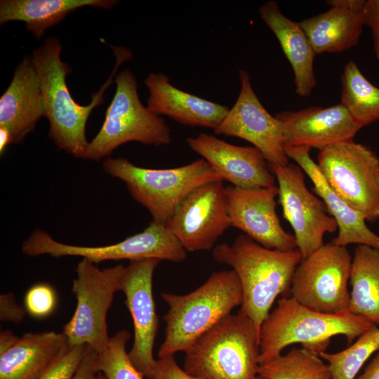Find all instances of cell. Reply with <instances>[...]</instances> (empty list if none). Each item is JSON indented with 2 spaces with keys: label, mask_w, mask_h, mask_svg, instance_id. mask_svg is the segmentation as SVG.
I'll return each mask as SVG.
<instances>
[{
  "label": "cell",
  "mask_w": 379,
  "mask_h": 379,
  "mask_svg": "<svg viewBox=\"0 0 379 379\" xmlns=\"http://www.w3.org/2000/svg\"><path fill=\"white\" fill-rule=\"evenodd\" d=\"M239 74L241 88L238 98L214 133L251 142L270 165L288 164L281 121L271 115L262 105L253 88L248 72L240 69Z\"/></svg>",
  "instance_id": "14"
},
{
  "label": "cell",
  "mask_w": 379,
  "mask_h": 379,
  "mask_svg": "<svg viewBox=\"0 0 379 379\" xmlns=\"http://www.w3.org/2000/svg\"><path fill=\"white\" fill-rule=\"evenodd\" d=\"M356 379H379V350L376 352L363 373Z\"/></svg>",
  "instance_id": "38"
},
{
  "label": "cell",
  "mask_w": 379,
  "mask_h": 379,
  "mask_svg": "<svg viewBox=\"0 0 379 379\" xmlns=\"http://www.w3.org/2000/svg\"><path fill=\"white\" fill-rule=\"evenodd\" d=\"M269 166L278 183L283 215L293 230L302 259L306 258L324 244V235L335 232L338 224L324 202L307 189L298 164Z\"/></svg>",
  "instance_id": "12"
},
{
  "label": "cell",
  "mask_w": 379,
  "mask_h": 379,
  "mask_svg": "<svg viewBox=\"0 0 379 379\" xmlns=\"http://www.w3.org/2000/svg\"><path fill=\"white\" fill-rule=\"evenodd\" d=\"M310 148L305 146L284 147L286 156L296 162L312 180L314 190L324 202L328 213L338 224V233L332 241L347 246L367 245L379 248V235L371 231L363 215L350 206L327 183L317 164L311 158Z\"/></svg>",
  "instance_id": "19"
},
{
  "label": "cell",
  "mask_w": 379,
  "mask_h": 379,
  "mask_svg": "<svg viewBox=\"0 0 379 379\" xmlns=\"http://www.w3.org/2000/svg\"><path fill=\"white\" fill-rule=\"evenodd\" d=\"M102 168L125 183L133 199L150 213L152 221L164 225L191 191L209 182L223 181L203 158L180 167L154 169L135 166L126 159L107 157Z\"/></svg>",
  "instance_id": "6"
},
{
  "label": "cell",
  "mask_w": 379,
  "mask_h": 379,
  "mask_svg": "<svg viewBox=\"0 0 379 379\" xmlns=\"http://www.w3.org/2000/svg\"><path fill=\"white\" fill-rule=\"evenodd\" d=\"M27 313L24 305H18L11 292L0 295V320L19 324Z\"/></svg>",
  "instance_id": "35"
},
{
  "label": "cell",
  "mask_w": 379,
  "mask_h": 379,
  "mask_svg": "<svg viewBox=\"0 0 379 379\" xmlns=\"http://www.w3.org/2000/svg\"><path fill=\"white\" fill-rule=\"evenodd\" d=\"M362 18L371 31L375 55L379 59V0H365Z\"/></svg>",
  "instance_id": "34"
},
{
  "label": "cell",
  "mask_w": 379,
  "mask_h": 379,
  "mask_svg": "<svg viewBox=\"0 0 379 379\" xmlns=\"http://www.w3.org/2000/svg\"><path fill=\"white\" fill-rule=\"evenodd\" d=\"M161 261L154 258L130 261L119 281V291L125 295L124 302L133 323L134 340L128 356L146 378L156 361L153 347L159 318L152 293V278Z\"/></svg>",
  "instance_id": "15"
},
{
  "label": "cell",
  "mask_w": 379,
  "mask_h": 379,
  "mask_svg": "<svg viewBox=\"0 0 379 379\" xmlns=\"http://www.w3.org/2000/svg\"><path fill=\"white\" fill-rule=\"evenodd\" d=\"M86 345L70 346L67 352L38 379H72L84 356Z\"/></svg>",
  "instance_id": "32"
},
{
  "label": "cell",
  "mask_w": 379,
  "mask_h": 379,
  "mask_svg": "<svg viewBox=\"0 0 379 379\" xmlns=\"http://www.w3.org/2000/svg\"><path fill=\"white\" fill-rule=\"evenodd\" d=\"M341 104L361 128L379 121V88L371 83L354 61L344 66L340 77Z\"/></svg>",
  "instance_id": "27"
},
{
  "label": "cell",
  "mask_w": 379,
  "mask_h": 379,
  "mask_svg": "<svg viewBox=\"0 0 379 379\" xmlns=\"http://www.w3.org/2000/svg\"><path fill=\"white\" fill-rule=\"evenodd\" d=\"M117 2L115 0H1L0 24L23 22L27 29L35 38L40 39L46 29L77 9L84 6L109 9Z\"/></svg>",
  "instance_id": "24"
},
{
  "label": "cell",
  "mask_w": 379,
  "mask_h": 379,
  "mask_svg": "<svg viewBox=\"0 0 379 379\" xmlns=\"http://www.w3.org/2000/svg\"><path fill=\"white\" fill-rule=\"evenodd\" d=\"M161 295L169 309L163 317L165 337L159 358L185 352L243 301L241 286L233 270L213 272L201 286L187 294Z\"/></svg>",
  "instance_id": "4"
},
{
  "label": "cell",
  "mask_w": 379,
  "mask_h": 379,
  "mask_svg": "<svg viewBox=\"0 0 379 379\" xmlns=\"http://www.w3.org/2000/svg\"><path fill=\"white\" fill-rule=\"evenodd\" d=\"M131 338L127 330H120L110 337L107 347L98 353L97 368L107 379H144V375L135 367L126 352Z\"/></svg>",
  "instance_id": "30"
},
{
  "label": "cell",
  "mask_w": 379,
  "mask_h": 379,
  "mask_svg": "<svg viewBox=\"0 0 379 379\" xmlns=\"http://www.w3.org/2000/svg\"><path fill=\"white\" fill-rule=\"evenodd\" d=\"M98 352L86 345L81 363L72 379H97Z\"/></svg>",
  "instance_id": "36"
},
{
  "label": "cell",
  "mask_w": 379,
  "mask_h": 379,
  "mask_svg": "<svg viewBox=\"0 0 379 379\" xmlns=\"http://www.w3.org/2000/svg\"><path fill=\"white\" fill-rule=\"evenodd\" d=\"M147 379H198L180 367L173 356L159 357L156 360Z\"/></svg>",
  "instance_id": "33"
},
{
  "label": "cell",
  "mask_w": 379,
  "mask_h": 379,
  "mask_svg": "<svg viewBox=\"0 0 379 379\" xmlns=\"http://www.w3.org/2000/svg\"><path fill=\"white\" fill-rule=\"evenodd\" d=\"M350 282L349 310L379 327V248L357 245Z\"/></svg>",
  "instance_id": "26"
},
{
  "label": "cell",
  "mask_w": 379,
  "mask_h": 379,
  "mask_svg": "<svg viewBox=\"0 0 379 379\" xmlns=\"http://www.w3.org/2000/svg\"><path fill=\"white\" fill-rule=\"evenodd\" d=\"M317 166L329 186L366 221L379 220V158L353 140L319 150Z\"/></svg>",
  "instance_id": "8"
},
{
  "label": "cell",
  "mask_w": 379,
  "mask_h": 379,
  "mask_svg": "<svg viewBox=\"0 0 379 379\" xmlns=\"http://www.w3.org/2000/svg\"><path fill=\"white\" fill-rule=\"evenodd\" d=\"M222 180L205 183L178 204L166 226L186 251H208L231 227Z\"/></svg>",
  "instance_id": "13"
},
{
  "label": "cell",
  "mask_w": 379,
  "mask_h": 379,
  "mask_svg": "<svg viewBox=\"0 0 379 379\" xmlns=\"http://www.w3.org/2000/svg\"><path fill=\"white\" fill-rule=\"evenodd\" d=\"M191 149L201 155L232 186L257 189L276 186L269 164L255 147H241L213 135L200 133L186 139Z\"/></svg>",
  "instance_id": "17"
},
{
  "label": "cell",
  "mask_w": 379,
  "mask_h": 379,
  "mask_svg": "<svg viewBox=\"0 0 379 379\" xmlns=\"http://www.w3.org/2000/svg\"><path fill=\"white\" fill-rule=\"evenodd\" d=\"M225 192L231 227L265 248L282 251L297 249L294 235L284 230L277 213V185L257 189L229 185Z\"/></svg>",
  "instance_id": "16"
},
{
  "label": "cell",
  "mask_w": 379,
  "mask_h": 379,
  "mask_svg": "<svg viewBox=\"0 0 379 379\" xmlns=\"http://www.w3.org/2000/svg\"><path fill=\"white\" fill-rule=\"evenodd\" d=\"M12 142L9 131L4 126H0V153L2 155L7 146Z\"/></svg>",
  "instance_id": "40"
},
{
  "label": "cell",
  "mask_w": 379,
  "mask_h": 379,
  "mask_svg": "<svg viewBox=\"0 0 379 379\" xmlns=\"http://www.w3.org/2000/svg\"><path fill=\"white\" fill-rule=\"evenodd\" d=\"M261 19L278 39L294 74L295 93L309 96L317 85L314 71L316 53L299 22L286 17L276 1L270 0L259 8Z\"/></svg>",
  "instance_id": "23"
},
{
  "label": "cell",
  "mask_w": 379,
  "mask_h": 379,
  "mask_svg": "<svg viewBox=\"0 0 379 379\" xmlns=\"http://www.w3.org/2000/svg\"><path fill=\"white\" fill-rule=\"evenodd\" d=\"M57 296L54 288L47 284H37L29 288L24 298L27 312L34 318L47 317L54 311Z\"/></svg>",
  "instance_id": "31"
},
{
  "label": "cell",
  "mask_w": 379,
  "mask_h": 379,
  "mask_svg": "<svg viewBox=\"0 0 379 379\" xmlns=\"http://www.w3.org/2000/svg\"><path fill=\"white\" fill-rule=\"evenodd\" d=\"M70 346L62 332L26 333L0 354V379H38Z\"/></svg>",
  "instance_id": "22"
},
{
  "label": "cell",
  "mask_w": 379,
  "mask_h": 379,
  "mask_svg": "<svg viewBox=\"0 0 379 379\" xmlns=\"http://www.w3.org/2000/svg\"><path fill=\"white\" fill-rule=\"evenodd\" d=\"M281 121L284 147L305 146L319 150L333 144L353 140L361 128L345 106L310 107L283 111L275 115Z\"/></svg>",
  "instance_id": "18"
},
{
  "label": "cell",
  "mask_w": 379,
  "mask_h": 379,
  "mask_svg": "<svg viewBox=\"0 0 379 379\" xmlns=\"http://www.w3.org/2000/svg\"><path fill=\"white\" fill-rule=\"evenodd\" d=\"M375 326L350 310L338 314L323 313L301 305L291 297L281 298L261 325L259 364L270 361L294 343H300L302 348L319 356L326 352L332 337L343 335L350 344Z\"/></svg>",
  "instance_id": "3"
},
{
  "label": "cell",
  "mask_w": 379,
  "mask_h": 379,
  "mask_svg": "<svg viewBox=\"0 0 379 379\" xmlns=\"http://www.w3.org/2000/svg\"><path fill=\"white\" fill-rule=\"evenodd\" d=\"M299 24L316 55L338 53L357 46L364 25L361 13L335 7Z\"/></svg>",
  "instance_id": "25"
},
{
  "label": "cell",
  "mask_w": 379,
  "mask_h": 379,
  "mask_svg": "<svg viewBox=\"0 0 379 379\" xmlns=\"http://www.w3.org/2000/svg\"><path fill=\"white\" fill-rule=\"evenodd\" d=\"M22 251L29 256L50 255L54 258L79 256L95 264L107 260L159 259L183 262L185 249L164 224L152 221L141 232L110 245L74 246L57 241L46 232L36 230L25 241Z\"/></svg>",
  "instance_id": "9"
},
{
  "label": "cell",
  "mask_w": 379,
  "mask_h": 379,
  "mask_svg": "<svg viewBox=\"0 0 379 379\" xmlns=\"http://www.w3.org/2000/svg\"><path fill=\"white\" fill-rule=\"evenodd\" d=\"M352 257L346 246L324 244L298 265L291 297L312 310L327 314L349 311Z\"/></svg>",
  "instance_id": "11"
},
{
  "label": "cell",
  "mask_w": 379,
  "mask_h": 379,
  "mask_svg": "<svg viewBox=\"0 0 379 379\" xmlns=\"http://www.w3.org/2000/svg\"><path fill=\"white\" fill-rule=\"evenodd\" d=\"M379 350V327L373 326L346 349L335 353L326 352L319 357L328 362L331 379H355L365 362Z\"/></svg>",
  "instance_id": "29"
},
{
  "label": "cell",
  "mask_w": 379,
  "mask_h": 379,
  "mask_svg": "<svg viewBox=\"0 0 379 379\" xmlns=\"http://www.w3.org/2000/svg\"><path fill=\"white\" fill-rule=\"evenodd\" d=\"M260 333L241 312L230 314L185 352L183 369L198 379H255Z\"/></svg>",
  "instance_id": "5"
},
{
  "label": "cell",
  "mask_w": 379,
  "mask_h": 379,
  "mask_svg": "<svg viewBox=\"0 0 379 379\" xmlns=\"http://www.w3.org/2000/svg\"><path fill=\"white\" fill-rule=\"evenodd\" d=\"M44 116L39 79L31 58L25 56L0 98V126L9 131L13 143H19Z\"/></svg>",
  "instance_id": "20"
},
{
  "label": "cell",
  "mask_w": 379,
  "mask_h": 379,
  "mask_svg": "<svg viewBox=\"0 0 379 379\" xmlns=\"http://www.w3.org/2000/svg\"><path fill=\"white\" fill-rule=\"evenodd\" d=\"M213 256L236 272L243 293L239 312L253 321L260 333L276 298L291 297L292 278L302 259L300 251L267 248L242 234L232 244L215 246Z\"/></svg>",
  "instance_id": "2"
},
{
  "label": "cell",
  "mask_w": 379,
  "mask_h": 379,
  "mask_svg": "<svg viewBox=\"0 0 379 379\" xmlns=\"http://www.w3.org/2000/svg\"><path fill=\"white\" fill-rule=\"evenodd\" d=\"M97 379H107V378L101 372H98Z\"/></svg>",
  "instance_id": "41"
},
{
  "label": "cell",
  "mask_w": 379,
  "mask_h": 379,
  "mask_svg": "<svg viewBox=\"0 0 379 379\" xmlns=\"http://www.w3.org/2000/svg\"><path fill=\"white\" fill-rule=\"evenodd\" d=\"M330 7H335L361 13L365 0H329L326 1Z\"/></svg>",
  "instance_id": "37"
},
{
  "label": "cell",
  "mask_w": 379,
  "mask_h": 379,
  "mask_svg": "<svg viewBox=\"0 0 379 379\" xmlns=\"http://www.w3.org/2000/svg\"><path fill=\"white\" fill-rule=\"evenodd\" d=\"M125 267L99 269L95 263L82 258L76 269L72 291L77 305L74 312L62 328L71 346L86 345L98 353L107 346V314L114 295L119 291V281Z\"/></svg>",
  "instance_id": "10"
},
{
  "label": "cell",
  "mask_w": 379,
  "mask_h": 379,
  "mask_svg": "<svg viewBox=\"0 0 379 379\" xmlns=\"http://www.w3.org/2000/svg\"><path fill=\"white\" fill-rule=\"evenodd\" d=\"M110 46L117 58L114 69L99 91L92 94L91 102L87 105H79L71 96L66 77L72 69L61 60L62 46L57 38L46 39L31 57L39 79L45 117L50 123L48 136L58 149L75 157L82 158L88 146L86 126L91 112L103 103L105 91L113 82L119 65L132 58L128 48Z\"/></svg>",
  "instance_id": "1"
},
{
  "label": "cell",
  "mask_w": 379,
  "mask_h": 379,
  "mask_svg": "<svg viewBox=\"0 0 379 379\" xmlns=\"http://www.w3.org/2000/svg\"><path fill=\"white\" fill-rule=\"evenodd\" d=\"M258 374L270 379H331L321 358L302 347L260 365Z\"/></svg>",
  "instance_id": "28"
},
{
  "label": "cell",
  "mask_w": 379,
  "mask_h": 379,
  "mask_svg": "<svg viewBox=\"0 0 379 379\" xmlns=\"http://www.w3.org/2000/svg\"><path fill=\"white\" fill-rule=\"evenodd\" d=\"M19 338L15 335L11 331L5 330L0 333V354H2L11 348L18 340Z\"/></svg>",
  "instance_id": "39"
},
{
  "label": "cell",
  "mask_w": 379,
  "mask_h": 379,
  "mask_svg": "<svg viewBox=\"0 0 379 379\" xmlns=\"http://www.w3.org/2000/svg\"><path fill=\"white\" fill-rule=\"evenodd\" d=\"M255 379H270L260 375H258Z\"/></svg>",
  "instance_id": "42"
},
{
  "label": "cell",
  "mask_w": 379,
  "mask_h": 379,
  "mask_svg": "<svg viewBox=\"0 0 379 379\" xmlns=\"http://www.w3.org/2000/svg\"><path fill=\"white\" fill-rule=\"evenodd\" d=\"M114 81L116 92L104 122L82 158L98 161L109 157L119 146L132 141L156 146L170 144V128L161 117L142 104L132 72L124 69Z\"/></svg>",
  "instance_id": "7"
},
{
  "label": "cell",
  "mask_w": 379,
  "mask_h": 379,
  "mask_svg": "<svg viewBox=\"0 0 379 379\" xmlns=\"http://www.w3.org/2000/svg\"><path fill=\"white\" fill-rule=\"evenodd\" d=\"M145 84L149 93L147 107L183 125L214 130L230 109L176 88L162 73H150Z\"/></svg>",
  "instance_id": "21"
}]
</instances>
